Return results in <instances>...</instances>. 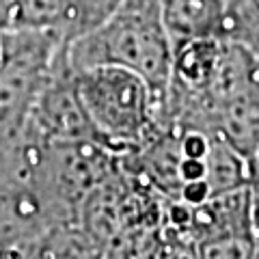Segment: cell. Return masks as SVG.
Listing matches in <instances>:
<instances>
[{"label": "cell", "mask_w": 259, "mask_h": 259, "mask_svg": "<svg viewBox=\"0 0 259 259\" xmlns=\"http://www.w3.org/2000/svg\"><path fill=\"white\" fill-rule=\"evenodd\" d=\"M18 26V5L15 0H0V35Z\"/></svg>", "instance_id": "7"}, {"label": "cell", "mask_w": 259, "mask_h": 259, "mask_svg": "<svg viewBox=\"0 0 259 259\" xmlns=\"http://www.w3.org/2000/svg\"><path fill=\"white\" fill-rule=\"evenodd\" d=\"M160 7L175 50L192 39H223L236 0H160Z\"/></svg>", "instance_id": "4"}, {"label": "cell", "mask_w": 259, "mask_h": 259, "mask_svg": "<svg viewBox=\"0 0 259 259\" xmlns=\"http://www.w3.org/2000/svg\"><path fill=\"white\" fill-rule=\"evenodd\" d=\"M15 5H18V26L52 30L59 37L63 0H15Z\"/></svg>", "instance_id": "6"}, {"label": "cell", "mask_w": 259, "mask_h": 259, "mask_svg": "<svg viewBox=\"0 0 259 259\" xmlns=\"http://www.w3.org/2000/svg\"><path fill=\"white\" fill-rule=\"evenodd\" d=\"M63 46L44 28L15 26L0 35V151L22 141Z\"/></svg>", "instance_id": "3"}, {"label": "cell", "mask_w": 259, "mask_h": 259, "mask_svg": "<svg viewBox=\"0 0 259 259\" xmlns=\"http://www.w3.org/2000/svg\"><path fill=\"white\" fill-rule=\"evenodd\" d=\"M69 69L117 65L151 87L156 100L168 91L173 76V41L162 18L160 0H121L95 28L63 48Z\"/></svg>", "instance_id": "1"}, {"label": "cell", "mask_w": 259, "mask_h": 259, "mask_svg": "<svg viewBox=\"0 0 259 259\" xmlns=\"http://www.w3.org/2000/svg\"><path fill=\"white\" fill-rule=\"evenodd\" d=\"M71 78L93 141L117 158L139 147L156 121L158 100L151 87L117 65L71 69Z\"/></svg>", "instance_id": "2"}, {"label": "cell", "mask_w": 259, "mask_h": 259, "mask_svg": "<svg viewBox=\"0 0 259 259\" xmlns=\"http://www.w3.org/2000/svg\"><path fill=\"white\" fill-rule=\"evenodd\" d=\"M250 186H253V190H259V145L250 158Z\"/></svg>", "instance_id": "9"}, {"label": "cell", "mask_w": 259, "mask_h": 259, "mask_svg": "<svg viewBox=\"0 0 259 259\" xmlns=\"http://www.w3.org/2000/svg\"><path fill=\"white\" fill-rule=\"evenodd\" d=\"M250 238H253V253L259 255V190H253L250 201Z\"/></svg>", "instance_id": "8"}, {"label": "cell", "mask_w": 259, "mask_h": 259, "mask_svg": "<svg viewBox=\"0 0 259 259\" xmlns=\"http://www.w3.org/2000/svg\"><path fill=\"white\" fill-rule=\"evenodd\" d=\"M121 0H63L59 37L63 44L95 28L119 7Z\"/></svg>", "instance_id": "5"}]
</instances>
